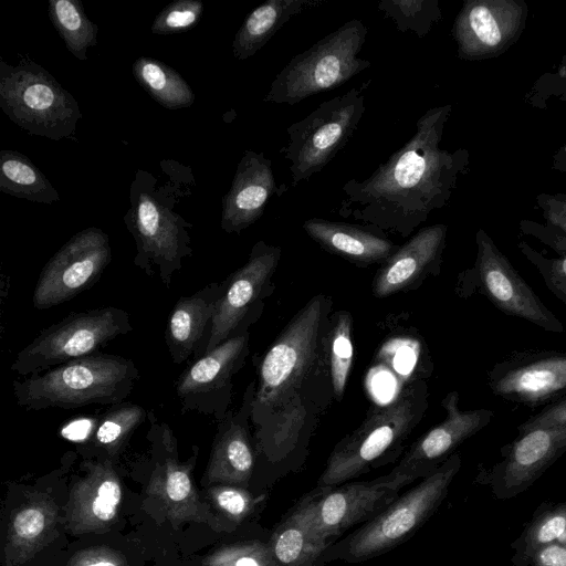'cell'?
Instances as JSON below:
<instances>
[{
  "mask_svg": "<svg viewBox=\"0 0 566 566\" xmlns=\"http://www.w3.org/2000/svg\"><path fill=\"white\" fill-rule=\"evenodd\" d=\"M451 109L450 104L429 108L415 135L369 177L345 182L338 214L407 238L444 207L469 165L465 149L440 147Z\"/></svg>",
  "mask_w": 566,
  "mask_h": 566,
  "instance_id": "cell-1",
  "label": "cell"
},
{
  "mask_svg": "<svg viewBox=\"0 0 566 566\" xmlns=\"http://www.w3.org/2000/svg\"><path fill=\"white\" fill-rule=\"evenodd\" d=\"M169 178L161 181L149 171L138 169L130 185V208L124 217L136 244L133 263L149 277L155 270L160 282L170 287L182 260L192 255L188 230L193 227L176 210L180 199L191 195L193 181L186 167L168 159Z\"/></svg>",
  "mask_w": 566,
  "mask_h": 566,
  "instance_id": "cell-2",
  "label": "cell"
},
{
  "mask_svg": "<svg viewBox=\"0 0 566 566\" xmlns=\"http://www.w3.org/2000/svg\"><path fill=\"white\" fill-rule=\"evenodd\" d=\"M139 370L133 359L96 353L12 381L17 403L40 411L91 405L113 406L133 391Z\"/></svg>",
  "mask_w": 566,
  "mask_h": 566,
  "instance_id": "cell-3",
  "label": "cell"
},
{
  "mask_svg": "<svg viewBox=\"0 0 566 566\" xmlns=\"http://www.w3.org/2000/svg\"><path fill=\"white\" fill-rule=\"evenodd\" d=\"M461 457L451 454L433 473L399 494L381 512L331 544L321 564H358L379 557L410 539L436 513L460 471Z\"/></svg>",
  "mask_w": 566,
  "mask_h": 566,
  "instance_id": "cell-4",
  "label": "cell"
},
{
  "mask_svg": "<svg viewBox=\"0 0 566 566\" xmlns=\"http://www.w3.org/2000/svg\"><path fill=\"white\" fill-rule=\"evenodd\" d=\"M426 407V386L420 381L407 385L394 400L370 413L334 447L316 486L349 482L396 461Z\"/></svg>",
  "mask_w": 566,
  "mask_h": 566,
  "instance_id": "cell-5",
  "label": "cell"
},
{
  "mask_svg": "<svg viewBox=\"0 0 566 566\" xmlns=\"http://www.w3.org/2000/svg\"><path fill=\"white\" fill-rule=\"evenodd\" d=\"M368 29L352 19L294 55L276 74L263 102L293 106L321 92L334 90L368 69L359 57Z\"/></svg>",
  "mask_w": 566,
  "mask_h": 566,
  "instance_id": "cell-6",
  "label": "cell"
},
{
  "mask_svg": "<svg viewBox=\"0 0 566 566\" xmlns=\"http://www.w3.org/2000/svg\"><path fill=\"white\" fill-rule=\"evenodd\" d=\"M0 107L30 135L55 142L73 136L82 118L73 95L28 55L17 65L0 59Z\"/></svg>",
  "mask_w": 566,
  "mask_h": 566,
  "instance_id": "cell-7",
  "label": "cell"
},
{
  "mask_svg": "<svg viewBox=\"0 0 566 566\" xmlns=\"http://www.w3.org/2000/svg\"><path fill=\"white\" fill-rule=\"evenodd\" d=\"M132 329L129 314L119 307L72 312L43 328L17 354L10 369L23 378L38 375L96 354L109 342Z\"/></svg>",
  "mask_w": 566,
  "mask_h": 566,
  "instance_id": "cell-8",
  "label": "cell"
},
{
  "mask_svg": "<svg viewBox=\"0 0 566 566\" xmlns=\"http://www.w3.org/2000/svg\"><path fill=\"white\" fill-rule=\"evenodd\" d=\"M369 83L321 103L287 127L289 139L280 154L290 163L292 186L322 171L348 144L366 111L363 91Z\"/></svg>",
  "mask_w": 566,
  "mask_h": 566,
  "instance_id": "cell-9",
  "label": "cell"
},
{
  "mask_svg": "<svg viewBox=\"0 0 566 566\" xmlns=\"http://www.w3.org/2000/svg\"><path fill=\"white\" fill-rule=\"evenodd\" d=\"M324 311V297H313L265 353L254 395L255 407H283L302 385L317 356Z\"/></svg>",
  "mask_w": 566,
  "mask_h": 566,
  "instance_id": "cell-10",
  "label": "cell"
},
{
  "mask_svg": "<svg viewBox=\"0 0 566 566\" xmlns=\"http://www.w3.org/2000/svg\"><path fill=\"white\" fill-rule=\"evenodd\" d=\"M148 419L150 427L147 439L150 442L154 464L147 486L148 495L159 502L168 518L177 526L186 522H197L208 524L217 532H224L210 505L200 499L192 481L191 473L199 448L195 446L191 457L180 462L177 439L170 427L158 421L151 411L148 412Z\"/></svg>",
  "mask_w": 566,
  "mask_h": 566,
  "instance_id": "cell-11",
  "label": "cell"
},
{
  "mask_svg": "<svg viewBox=\"0 0 566 566\" xmlns=\"http://www.w3.org/2000/svg\"><path fill=\"white\" fill-rule=\"evenodd\" d=\"M409 484L388 473L370 481L315 486L301 497L313 532L328 547L352 527L375 517Z\"/></svg>",
  "mask_w": 566,
  "mask_h": 566,
  "instance_id": "cell-12",
  "label": "cell"
},
{
  "mask_svg": "<svg viewBox=\"0 0 566 566\" xmlns=\"http://www.w3.org/2000/svg\"><path fill=\"white\" fill-rule=\"evenodd\" d=\"M475 241V262L463 279L462 286L467 293L476 291L506 315L527 321L546 332L563 333L562 322L545 306L483 229L478 230Z\"/></svg>",
  "mask_w": 566,
  "mask_h": 566,
  "instance_id": "cell-13",
  "label": "cell"
},
{
  "mask_svg": "<svg viewBox=\"0 0 566 566\" xmlns=\"http://www.w3.org/2000/svg\"><path fill=\"white\" fill-rule=\"evenodd\" d=\"M111 259L107 233L95 227L78 231L43 266L33 306L46 310L74 298L99 280Z\"/></svg>",
  "mask_w": 566,
  "mask_h": 566,
  "instance_id": "cell-14",
  "label": "cell"
},
{
  "mask_svg": "<svg viewBox=\"0 0 566 566\" xmlns=\"http://www.w3.org/2000/svg\"><path fill=\"white\" fill-rule=\"evenodd\" d=\"M247 325L209 353L196 358L175 382L181 412L193 411L221 421L231 400L232 377L249 353Z\"/></svg>",
  "mask_w": 566,
  "mask_h": 566,
  "instance_id": "cell-15",
  "label": "cell"
},
{
  "mask_svg": "<svg viewBox=\"0 0 566 566\" xmlns=\"http://www.w3.org/2000/svg\"><path fill=\"white\" fill-rule=\"evenodd\" d=\"M495 396L527 407L547 406L566 396V352H515L488 371Z\"/></svg>",
  "mask_w": 566,
  "mask_h": 566,
  "instance_id": "cell-16",
  "label": "cell"
},
{
  "mask_svg": "<svg viewBox=\"0 0 566 566\" xmlns=\"http://www.w3.org/2000/svg\"><path fill=\"white\" fill-rule=\"evenodd\" d=\"M280 256L279 247L259 241L247 263L223 281L211 328L195 358L209 353L247 325L248 315L268 289Z\"/></svg>",
  "mask_w": 566,
  "mask_h": 566,
  "instance_id": "cell-17",
  "label": "cell"
},
{
  "mask_svg": "<svg viewBox=\"0 0 566 566\" xmlns=\"http://www.w3.org/2000/svg\"><path fill=\"white\" fill-rule=\"evenodd\" d=\"M565 452L566 426L532 430L504 446L501 460L476 481L489 485L494 497L509 500L533 485Z\"/></svg>",
  "mask_w": 566,
  "mask_h": 566,
  "instance_id": "cell-18",
  "label": "cell"
},
{
  "mask_svg": "<svg viewBox=\"0 0 566 566\" xmlns=\"http://www.w3.org/2000/svg\"><path fill=\"white\" fill-rule=\"evenodd\" d=\"M526 14L523 1H465L452 28L458 56L473 61L500 54L518 36Z\"/></svg>",
  "mask_w": 566,
  "mask_h": 566,
  "instance_id": "cell-19",
  "label": "cell"
},
{
  "mask_svg": "<svg viewBox=\"0 0 566 566\" xmlns=\"http://www.w3.org/2000/svg\"><path fill=\"white\" fill-rule=\"evenodd\" d=\"M458 391H450L441 401L447 418L412 443L399 463L389 472L410 483L433 473L467 439L486 427L494 417L490 409L462 411Z\"/></svg>",
  "mask_w": 566,
  "mask_h": 566,
  "instance_id": "cell-20",
  "label": "cell"
},
{
  "mask_svg": "<svg viewBox=\"0 0 566 566\" xmlns=\"http://www.w3.org/2000/svg\"><path fill=\"white\" fill-rule=\"evenodd\" d=\"M63 506V524L73 535L104 533L118 517L123 485L111 460H85Z\"/></svg>",
  "mask_w": 566,
  "mask_h": 566,
  "instance_id": "cell-21",
  "label": "cell"
},
{
  "mask_svg": "<svg viewBox=\"0 0 566 566\" xmlns=\"http://www.w3.org/2000/svg\"><path fill=\"white\" fill-rule=\"evenodd\" d=\"M63 522V507L43 492H30L14 506L2 537V564L22 566L53 539Z\"/></svg>",
  "mask_w": 566,
  "mask_h": 566,
  "instance_id": "cell-22",
  "label": "cell"
},
{
  "mask_svg": "<svg viewBox=\"0 0 566 566\" xmlns=\"http://www.w3.org/2000/svg\"><path fill=\"white\" fill-rule=\"evenodd\" d=\"M281 193L264 153L248 149L240 159L229 191L222 199L221 229L240 233L263 214L273 196Z\"/></svg>",
  "mask_w": 566,
  "mask_h": 566,
  "instance_id": "cell-23",
  "label": "cell"
},
{
  "mask_svg": "<svg viewBox=\"0 0 566 566\" xmlns=\"http://www.w3.org/2000/svg\"><path fill=\"white\" fill-rule=\"evenodd\" d=\"M448 228L439 223L421 228L382 262L373 282V293L386 297L400 292L429 273H438Z\"/></svg>",
  "mask_w": 566,
  "mask_h": 566,
  "instance_id": "cell-24",
  "label": "cell"
},
{
  "mask_svg": "<svg viewBox=\"0 0 566 566\" xmlns=\"http://www.w3.org/2000/svg\"><path fill=\"white\" fill-rule=\"evenodd\" d=\"M250 401L245 400L237 415L228 411L219 421L202 485L232 484L250 489L256 468V455L245 422Z\"/></svg>",
  "mask_w": 566,
  "mask_h": 566,
  "instance_id": "cell-25",
  "label": "cell"
},
{
  "mask_svg": "<svg viewBox=\"0 0 566 566\" xmlns=\"http://www.w3.org/2000/svg\"><path fill=\"white\" fill-rule=\"evenodd\" d=\"M222 290L223 282L210 283L177 301L165 329V342L172 363L181 364L201 348L211 328Z\"/></svg>",
  "mask_w": 566,
  "mask_h": 566,
  "instance_id": "cell-26",
  "label": "cell"
},
{
  "mask_svg": "<svg viewBox=\"0 0 566 566\" xmlns=\"http://www.w3.org/2000/svg\"><path fill=\"white\" fill-rule=\"evenodd\" d=\"M302 227L323 249L357 264L382 263L399 248L384 231L367 224L311 218Z\"/></svg>",
  "mask_w": 566,
  "mask_h": 566,
  "instance_id": "cell-27",
  "label": "cell"
},
{
  "mask_svg": "<svg viewBox=\"0 0 566 566\" xmlns=\"http://www.w3.org/2000/svg\"><path fill=\"white\" fill-rule=\"evenodd\" d=\"M269 547L276 566H313L327 548L313 532L302 497L270 530Z\"/></svg>",
  "mask_w": 566,
  "mask_h": 566,
  "instance_id": "cell-28",
  "label": "cell"
},
{
  "mask_svg": "<svg viewBox=\"0 0 566 566\" xmlns=\"http://www.w3.org/2000/svg\"><path fill=\"white\" fill-rule=\"evenodd\" d=\"M323 0H268L252 10L235 33L232 52L244 61L262 49L294 15L318 7Z\"/></svg>",
  "mask_w": 566,
  "mask_h": 566,
  "instance_id": "cell-29",
  "label": "cell"
},
{
  "mask_svg": "<svg viewBox=\"0 0 566 566\" xmlns=\"http://www.w3.org/2000/svg\"><path fill=\"white\" fill-rule=\"evenodd\" d=\"M148 412L133 402L123 401L111 406L95 420L81 451L85 457L114 462L135 430L148 418Z\"/></svg>",
  "mask_w": 566,
  "mask_h": 566,
  "instance_id": "cell-30",
  "label": "cell"
},
{
  "mask_svg": "<svg viewBox=\"0 0 566 566\" xmlns=\"http://www.w3.org/2000/svg\"><path fill=\"white\" fill-rule=\"evenodd\" d=\"M0 190L38 203L52 205L60 200L45 175L27 156L11 149L0 153Z\"/></svg>",
  "mask_w": 566,
  "mask_h": 566,
  "instance_id": "cell-31",
  "label": "cell"
},
{
  "mask_svg": "<svg viewBox=\"0 0 566 566\" xmlns=\"http://www.w3.org/2000/svg\"><path fill=\"white\" fill-rule=\"evenodd\" d=\"M270 493L255 494L251 489L214 484L207 489L208 504L220 520L226 533H234L244 526H253L268 503Z\"/></svg>",
  "mask_w": 566,
  "mask_h": 566,
  "instance_id": "cell-32",
  "label": "cell"
},
{
  "mask_svg": "<svg viewBox=\"0 0 566 566\" xmlns=\"http://www.w3.org/2000/svg\"><path fill=\"white\" fill-rule=\"evenodd\" d=\"M133 74L139 85L165 108H186L195 102L189 84L176 70L161 61L138 57L133 65Z\"/></svg>",
  "mask_w": 566,
  "mask_h": 566,
  "instance_id": "cell-33",
  "label": "cell"
},
{
  "mask_svg": "<svg viewBox=\"0 0 566 566\" xmlns=\"http://www.w3.org/2000/svg\"><path fill=\"white\" fill-rule=\"evenodd\" d=\"M566 544V502L543 504L512 544L513 566H528L533 554L553 544Z\"/></svg>",
  "mask_w": 566,
  "mask_h": 566,
  "instance_id": "cell-34",
  "label": "cell"
},
{
  "mask_svg": "<svg viewBox=\"0 0 566 566\" xmlns=\"http://www.w3.org/2000/svg\"><path fill=\"white\" fill-rule=\"evenodd\" d=\"M48 14L66 49L80 61L97 45L98 25L85 14L80 0H49Z\"/></svg>",
  "mask_w": 566,
  "mask_h": 566,
  "instance_id": "cell-35",
  "label": "cell"
},
{
  "mask_svg": "<svg viewBox=\"0 0 566 566\" xmlns=\"http://www.w3.org/2000/svg\"><path fill=\"white\" fill-rule=\"evenodd\" d=\"M270 530L256 526L248 536L222 545L205 559V566H276L270 547Z\"/></svg>",
  "mask_w": 566,
  "mask_h": 566,
  "instance_id": "cell-36",
  "label": "cell"
},
{
  "mask_svg": "<svg viewBox=\"0 0 566 566\" xmlns=\"http://www.w3.org/2000/svg\"><path fill=\"white\" fill-rule=\"evenodd\" d=\"M377 9L395 22L398 31H411L419 39L442 18L438 0H381Z\"/></svg>",
  "mask_w": 566,
  "mask_h": 566,
  "instance_id": "cell-37",
  "label": "cell"
},
{
  "mask_svg": "<svg viewBox=\"0 0 566 566\" xmlns=\"http://www.w3.org/2000/svg\"><path fill=\"white\" fill-rule=\"evenodd\" d=\"M353 363L352 315L336 314L329 339V365L333 390L342 399Z\"/></svg>",
  "mask_w": 566,
  "mask_h": 566,
  "instance_id": "cell-38",
  "label": "cell"
},
{
  "mask_svg": "<svg viewBox=\"0 0 566 566\" xmlns=\"http://www.w3.org/2000/svg\"><path fill=\"white\" fill-rule=\"evenodd\" d=\"M200 0H176L166 6L155 18L150 31L156 35H171L192 29L201 19Z\"/></svg>",
  "mask_w": 566,
  "mask_h": 566,
  "instance_id": "cell-39",
  "label": "cell"
},
{
  "mask_svg": "<svg viewBox=\"0 0 566 566\" xmlns=\"http://www.w3.org/2000/svg\"><path fill=\"white\" fill-rule=\"evenodd\" d=\"M521 253L537 269L547 289L566 305V276L560 272L555 258H547L525 241H520Z\"/></svg>",
  "mask_w": 566,
  "mask_h": 566,
  "instance_id": "cell-40",
  "label": "cell"
},
{
  "mask_svg": "<svg viewBox=\"0 0 566 566\" xmlns=\"http://www.w3.org/2000/svg\"><path fill=\"white\" fill-rule=\"evenodd\" d=\"M65 566H133L118 549L108 546H92L76 551Z\"/></svg>",
  "mask_w": 566,
  "mask_h": 566,
  "instance_id": "cell-41",
  "label": "cell"
},
{
  "mask_svg": "<svg viewBox=\"0 0 566 566\" xmlns=\"http://www.w3.org/2000/svg\"><path fill=\"white\" fill-rule=\"evenodd\" d=\"M520 229L523 233L532 235L539 242L548 245L558 254V258H555L556 263L560 272L566 276V235L547 224L537 223L532 220H522Z\"/></svg>",
  "mask_w": 566,
  "mask_h": 566,
  "instance_id": "cell-42",
  "label": "cell"
},
{
  "mask_svg": "<svg viewBox=\"0 0 566 566\" xmlns=\"http://www.w3.org/2000/svg\"><path fill=\"white\" fill-rule=\"evenodd\" d=\"M566 426V396L543 407L517 427V433L523 434L536 429H548Z\"/></svg>",
  "mask_w": 566,
  "mask_h": 566,
  "instance_id": "cell-43",
  "label": "cell"
},
{
  "mask_svg": "<svg viewBox=\"0 0 566 566\" xmlns=\"http://www.w3.org/2000/svg\"><path fill=\"white\" fill-rule=\"evenodd\" d=\"M536 202L546 224L566 235V195L539 193Z\"/></svg>",
  "mask_w": 566,
  "mask_h": 566,
  "instance_id": "cell-44",
  "label": "cell"
},
{
  "mask_svg": "<svg viewBox=\"0 0 566 566\" xmlns=\"http://www.w3.org/2000/svg\"><path fill=\"white\" fill-rule=\"evenodd\" d=\"M528 566H566V544L553 543L536 551Z\"/></svg>",
  "mask_w": 566,
  "mask_h": 566,
  "instance_id": "cell-45",
  "label": "cell"
},
{
  "mask_svg": "<svg viewBox=\"0 0 566 566\" xmlns=\"http://www.w3.org/2000/svg\"><path fill=\"white\" fill-rule=\"evenodd\" d=\"M553 167L566 174V146L559 148L556 151Z\"/></svg>",
  "mask_w": 566,
  "mask_h": 566,
  "instance_id": "cell-46",
  "label": "cell"
}]
</instances>
